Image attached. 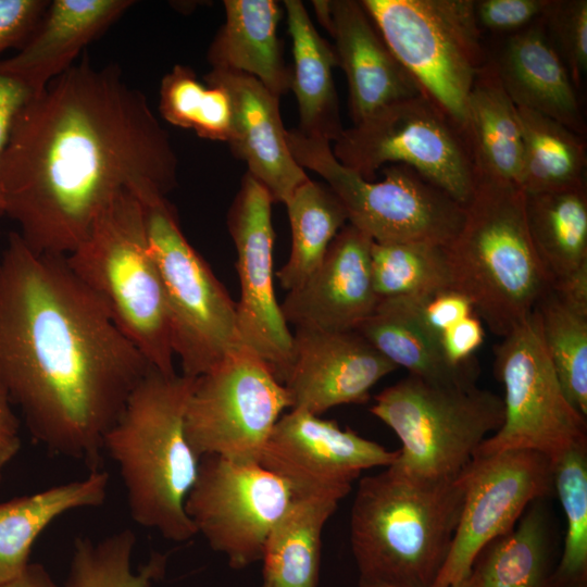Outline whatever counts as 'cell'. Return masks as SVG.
<instances>
[{
    "label": "cell",
    "mask_w": 587,
    "mask_h": 587,
    "mask_svg": "<svg viewBox=\"0 0 587 587\" xmlns=\"http://www.w3.org/2000/svg\"><path fill=\"white\" fill-rule=\"evenodd\" d=\"M83 57L21 109L1 160L4 215L41 253H72L121 192L165 197L177 182L146 96Z\"/></svg>",
    "instance_id": "cell-1"
},
{
    "label": "cell",
    "mask_w": 587,
    "mask_h": 587,
    "mask_svg": "<svg viewBox=\"0 0 587 587\" xmlns=\"http://www.w3.org/2000/svg\"><path fill=\"white\" fill-rule=\"evenodd\" d=\"M151 369L65 255L9 234L0 258V384L35 440L100 469L107 433Z\"/></svg>",
    "instance_id": "cell-2"
},
{
    "label": "cell",
    "mask_w": 587,
    "mask_h": 587,
    "mask_svg": "<svg viewBox=\"0 0 587 587\" xmlns=\"http://www.w3.org/2000/svg\"><path fill=\"white\" fill-rule=\"evenodd\" d=\"M195 379L151 369L103 440V451L118 466L133 520L176 542L197 535L185 511L201 460L184 428Z\"/></svg>",
    "instance_id": "cell-3"
},
{
    "label": "cell",
    "mask_w": 587,
    "mask_h": 587,
    "mask_svg": "<svg viewBox=\"0 0 587 587\" xmlns=\"http://www.w3.org/2000/svg\"><path fill=\"white\" fill-rule=\"evenodd\" d=\"M464 494V472L451 482H427L389 465L361 478L350 517L360 579L434 587L451 548Z\"/></svg>",
    "instance_id": "cell-4"
},
{
    "label": "cell",
    "mask_w": 587,
    "mask_h": 587,
    "mask_svg": "<svg viewBox=\"0 0 587 587\" xmlns=\"http://www.w3.org/2000/svg\"><path fill=\"white\" fill-rule=\"evenodd\" d=\"M447 252L453 288L498 336L523 322L551 287L527 228L524 191L516 184L478 176Z\"/></svg>",
    "instance_id": "cell-5"
},
{
    "label": "cell",
    "mask_w": 587,
    "mask_h": 587,
    "mask_svg": "<svg viewBox=\"0 0 587 587\" xmlns=\"http://www.w3.org/2000/svg\"><path fill=\"white\" fill-rule=\"evenodd\" d=\"M65 258L152 367L176 373L164 289L136 195L121 192Z\"/></svg>",
    "instance_id": "cell-6"
},
{
    "label": "cell",
    "mask_w": 587,
    "mask_h": 587,
    "mask_svg": "<svg viewBox=\"0 0 587 587\" xmlns=\"http://www.w3.org/2000/svg\"><path fill=\"white\" fill-rule=\"evenodd\" d=\"M370 410L401 441L390 466L427 482L457 479L503 421L502 398L495 392L410 374L376 395Z\"/></svg>",
    "instance_id": "cell-7"
},
{
    "label": "cell",
    "mask_w": 587,
    "mask_h": 587,
    "mask_svg": "<svg viewBox=\"0 0 587 587\" xmlns=\"http://www.w3.org/2000/svg\"><path fill=\"white\" fill-rule=\"evenodd\" d=\"M296 162L320 175L341 202L349 224L374 242H427L448 247L458 235L465 207L412 167L391 164L372 182L342 165L330 142L287 129Z\"/></svg>",
    "instance_id": "cell-8"
},
{
    "label": "cell",
    "mask_w": 587,
    "mask_h": 587,
    "mask_svg": "<svg viewBox=\"0 0 587 587\" xmlns=\"http://www.w3.org/2000/svg\"><path fill=\"white\" fill-rule=\"evenodd\" d=\"M473 1H361L421 92L461 133L472 86L489 58Z\"/></svg>",
    "instance_id": "cell-9"
},
{
    "label": "cell",
    "mask_w": 587,
    "mask_h": 587,
    "mask_svg": "<svg viewBox=\"0 0 587 587\" xmlns=\"http://www.w3.org/2000/svg\"><path fill=\"white\" fill-rule=\"evenodd\" d=\"M139 201L164 289L173 352L180 360L182 374L197 378L245 345L236 302L188 242L166 198Z\"/></svg>",
    "instance_id": "cell-10"
},
{
    "label": "cell",
    "mask_w": 587,
    "mask_h": 587,
    "mask_svg": "<svg viewBox=\"0 0 587 587\" xmlns=\"http://www.w3.org/2000/svg\"><path fill=\"white\" fill-rule=\"evenodd\" d=\"M332 151L342 165L370 180L387 163L408 165L463 207L477 183L463 134L423 93L344 128Z\"/></svg>",
    "instance_id": "cell-11"
},
{
    "label": "cell",
    "mask_w": 587,
    "mask_h": 587,
    "mask_svg": "<svg viewBox=\"0 0 587 587\" xmlns=\"http://www.w3.org/2000/svg\"><path fill=\"white\" fill-rule=\"evenodd\" d=\"M502 338L494 349V370L504 389L503 421L475 457L527 449L552 461L572 446L587 441L586 416L563 391L536 311Z\"/></svg>",
    "instance_id": "cell-12"
},
{
    "label": "cell",
    "mask_w": 587,
    "mask_h": 587,
    "mask_svg": "<svg viewBox=\"0 0 587 587\" xmlns=\"http://www.w3.org/2000/svg\"><path fill=\"white\" fill-rule=\"evenodd\" d=\"M289 395L267 364L241 345L197 377L185 412V435L198 458L259 462Z\"/></svg>",
    "instance_id": "cell-13"
},
{
    "label": "cell",
    "mask_w": 587,
    "mask_h": 587,
    "mask_svg": "<svg viewBox=\"0 0 587 587\" xmlns=\"http://www.w3.org/2000/svg\"><path fill=\"white\" fill-rule=\"evenodd\" d=\"M294 497L290 486L259 462L208 455L200 460L185 511L197 534L232 569L241 570L262 559L272 528Z\"/></svg>",
    "instance_id": "cell-14"
},
{
    "label": "cell",
    "mask_w": 587,
    "mask_h": 587,
    "mask_svg": "<svg viewBox=\"0 0 587 587\" xmlns=\"http://www.w3.org/2000/svg\"><path fill=\"white\" fill-rule=\"evenodd\" d=\"M464 474L460 520L434 587L466 579L487 544L511 530L530 503L554 494L551 460L534 450L476 455Z\"/></svg>",
    "instance_id": "cell-15"
},
{
    "label": "cell",
    "mask_w": 587,
    "mask_h": 587,
    "mask_svg": "<svg viewBox=\"0 0 587 587\" xmlns=\"http://www.w3.org/2000/svg\"><path fill=\"white\" fill-rule=\"evenodd\" d=\"M272 203L265 187L246 173L229 209L227 225L237 251L240 338L284 385L291 366L294 336L273 287Z\"/></svg>",
    "instance_id": "cell-16"
},
{
    "label": "cell",
    "mask_w": 587,
    "mask_h": 587,
    "mask_svg": "<svg viewBox=\"0 0 587 587\" xmlns=\"http://www.w3.org/2000/svg\"><path fill=\"white\" fill-rule=\"evenodd\" d=\"M398 457L335 421L291 409L276 422L259 463L291 488L295 496L345 498L364 470L387 467Z\"/></svg>",
    "instance_id": "cell-17"
},
{
    "label": "cell",
    "mask_w": 587,
    "mask_h": 587,
    "mask_svg": "<svg viewBox=\"0 0 587 587\" xmlns=\"http://www.w3.org/2000/svg\"><path fill=\"white\" fill-rule=\"evenodd\" d=\"M284 386L290 409L320 415L341 404L364 403L372 387L397 366L355 330L296 327Z\"/></svg>",
    "instance_id": "cell-18"
},
{
    "label": "cell",
    "mask_w": 587,
    "mask_h": 587,
    "mask_svg": "<svg viewBox=\"0 0 587 587\" xmlns=\"http://www.w3.org/2000/svg\"><path fill=\"white\" fill-rule=\"evenodd\" d=\"M312 4L334 39L337 63L348 83L353 124L392 102L422 93L361 1L314 0Z\"/></svg>",
    "instance_id": "cell-19"
},
{
    "label": "cell",
    "mask_w": 587,
    "mask_h": 587,
    "mask_svg": "<svg viewBox=\"0 0 587 587\" xmlns=\"http://www.w3.org/2000/svg\"><path fill=\"white\" fill-rule=\"evenodd\" d=\"M373 240L351 224L330 242L323 262L280 304L287 323L330 332L354 330L375 310Z\"/></svg>",
    "instance_id": "cell-20"
},
{
    "label": "cell",
    "mask_w": 587,
    "mask_h": 587,
    "mask_svg": "<svg viewBox=\"0 0 587 587\" xmlns=\"http://www.w3.org/2000/svg\"><path fill=\"white\" fill-rule=\"evenodd\" d=\"M204 80L222 86L229 95L233 127L228 145L233 153L246 162L247 173L265 187L273 202L286 203L309 176L288 147L279 97L243 73L211 70Z\"/></svg>",
    "instance_id": "cell-21"
},
{
    "label": "cell",
    "mask_w": 587,
    "mask_h": 587,
    "mask_svg": "<svg viewBox=\"0 0 587 587\" xmlns=\"http://www.w3.org/2000/svg\"><path fill=\"white\" fill-rule=\"evenodd\" d=\"M489 60L516 107L544 114L585 135L586 124L576 88L541 18L507 35Z\"/></svg>",
    "instance_id": "cell-22"
},
{
    "label": "cell",
    "mask_w": 587,
    "mask_h": 587,
    "mask_svg": "<svg viewBox=\"0 0 587 587\" xmlns=\"http://www.w3.org/2000/svg\"><path fill=\"white\" fill-rule=\"evenodd\" d=\"M133 4V0L50 1L33 35L13 57L0 60V70L37 95Z\"/></svg>",
    "instance_id": "cell-23"
},
{
    "label": "cell",
    "mask_w": 587,
    "mask_h": 587,
    "mask_svg": "<svg viewBox=\"0 0 587 587\" xmlns=\"http://www.w3.org/2000/svg\"><path fill=\"white\" fill-rule=\"evenodd\" d=\"M225 22L209 47L212 70L238 72L280 97L291 87V71L277 37L279 5L274 0H225Z\"/></svg>",
    "instance_id": "cell-24"
},
{
    "label": "cell",
    "mask_w": 587,
    "mask_h": 587,
    "mask_svg": "<svg viewBox=\"0 0 587 587\" xmlns=\"http://www.w3.org/2000/svg\"><path fill=\"white\" fill-rule=\"evenodd\" d=\"M109 479L105 471L92 470L82 479L0 502V585L26 569L34 542L58 517L101 505Z\"/></svg>",
    "instance_id": "cell-25"
},
{
    "label": "cell",
    "mask_w": 587,
    "mask_h": 587,
    "mask_svg": "<svg viewBox=\"0 0 587 587\" xmlns=\"http://www.w3.org/2000/svg\"><path fill=\"white\" fill-rule=\"evenodd\" d=\"M462 134L477 177L517 185L523 150L517 109L489 58L469 95Z\"/></svg>",
    "instance_id": "cell-26"
},
{
    "label": "cell",
    "mask_w": 587,
    "mask_h": 587,
    "mask_svg": "<svg viewBox=\"0 0 587 587\" xmlns=\"http://www.w3.org/2000/svg\"><path fill=\"white\" fill-rule=\"evenodd\" d=\"M292 42L291 87L297 98L300 133L335 141L341 126L333 68L338 66L334 48L317 33L303 3L285 0Z\"/></svg>",
    "instance_id": "cell-27"
},
{
    "label": "cell",
    "mask_w": 587,
    "mask_h": 587,
    "mask_svg": "<svg viewBox=\"0 0 587 587\" xmlns=\"http://www.w3.org/2000/svg\"><path fill=\"white\" fill-rule=\"evenodd\" d=\"M340 497L295 496L272 528L262 553L263 587H317L322 533Z\"/></svg>",
    "instance_id": "cell-28"
},
{
    "label": "cell",
    "mask_w": 587,
    "mask_h": 587,
    "mask_svg": "<svg viewBox=\"0 0 587 587\" xmlns=\"http://www.w3.org/2000/svg\"><path fill=\"white\" fill-rule=\"evenodd\" d=\"M380 354L410 375L444 384L475 383V363L452 366L438 340L423 326L404 298L379 300L354 329Z\"/></svg>",
    "instance_id": "cell-29"
},
{
    "label": "cell",
    "mask_w": 587,
    "mask_h": 587,
    "mask_svg": "<svg viewBox=\"0 0 587 587\" xmlns=\"http://www.w3.org/2000/svg\"><path fill=\"white\" fill-rule=\"evenodd\" d=\"M524 195L532 242L555 286L587 266L586 186Z\"/></svg>",
    "instance_id": "cell-30"
},
{
    "label": "cell",
    "mask_w": 587,
    "mask_h": 587,
    "mask_svg": "<svg viewBox=\"0 0 587 587\" xmlns=\"http://www.w3.org/2000/svg\"><path fill=\"white\" fill-rule=\"evenodd\" d=\"M541 500L480 550L469 576L472 587H549L551 539Z\"/></svg>",
    "instance_id": "cell-31"
},
{
    "label": "cell",
    "mask_w": 587,
    "mask_h": 587,
    "mask_svg": "<svg viewBox=\"0 0 587 587\" xmlns=\"http://www.w3.org/2000/svg\"><path fill=\"white\" fill-rule=\"evenodd\" d=\"M522 129V164L517 186L524 193L586 186L583 136L538 112L516 107Z\"/></svg>",
    "instance_id": "cell-32"
},
{
    "label": "cell",
    "mask_w": 587,
    "mask_h": 587,
    "mask_svg": "<svg viewBox=\"0 0 587 587\" xmlns=\"http://www.w3.org/2000/svg\"><path fill=\"white\" fill-rule=\"evenodd\" d=\"M285 205L290 223L291 248L277 277L280 286L291 291L321 265L330 242L348 218L329 187L310 178L295 190Z\"/></svg>",
    "instance_id": "cell-33"
},
{
    "label": "cell",
    "mask_w": 587,
    "mask_h": 587,
    "mask_svg": "<svg viewBox=\"0 0 587 587\" xmlns=\"http://www.w3.org/2000/svg\"><path fill=\"white\" fill-rule=\"evenodd\" d=\"M371 271L379 300L419 298L453 288L447 247L427 242H372Z\"/></svg>",
    "instance_id": "cell-34"
},
{
    "label": "cell",
    "mask_w": 587,
    "mask_h": 587,
    "mask_svg": "<svg viewBox=\"0 0 587 587\" xmlns=\"http://www.w3.org/2000/svg\"><path fill=\"white\" fill-rule=\"evenodd\" d=\"M535 311L563 391L587 416V309L572 304L550 287Z\"/></svg>",
    "instance_id": "cell-35"
},
{
    "label": "cell",
    "mask_w": 587,
    "mask_h": 587,
    "mask_svg": "<svg viewBox=\"0 0 587 587\" xmlns=\"http://www.w3.org/2000/svg\"><path fill=\"white\" fill-rule=\"evenodd\" d=\"M136 540L130 529L96 541L76 538L63 587H153L164 575L167 557L153 553L134 572L132 555Z\"/></svg>",
    "instance_id": "cell-36"
},
{
    "label": "cell",
    "mask_w": 587,
    "mask_h": 587,
    "mask_svg": "<svg viewBox=\"0 0 587 587\" xmlns=\"http://www.w3.org/2000/svg\"><path fill=\"white\" fill-rule=\"evenodd\" d=\"M554 492L566 530L563 552L549 587L587 586V441L576 444L551 461Z\"/></svg>",
    "instance_id": "cell-37"
},
{
    "label": "cell",
    "mask_w": 587,
    "mask_h": 587,
    "mask_svg": "<svg viewBox=\"0 0 587 587\" xmlns=\"http://www.w3.org/2000/svg\"><path fill=\"white\" fill-rule=\"evenodd\" d=\"M159 111L170 124L189 128L199 137L228 142L233 107L220 85L200 83L195 72L177 64L161 82Z\"/></svg>",
    "instance_id": "cell-38"
},
{
    "label": "cell",
    "mask_w": 587,
    "mask_h": 587,
    "mask_svg": "<svg viewBox=\"0 0 587 587\" xmlns=\"http://www.w3.org/2000/svg\"><path fill=\"white\" fill-rule=\"evenodd\" d=\"M541 20L575 88L579 87L587 71V1L549 0Z\"/></svg>",
    "instance_id": "cell-39"
},
{
    "label": "cell",
    "mask_w": 587,
    "mask_h": 587,
    "mask_svg": "<svg viewBox=\"0 0 587 587\" xmlns=\"http://www.w3.org/2000/svg\"><path fill=\"white\" fill-rule=\"evenodd\" d=\"M549 0H474V15L479 28L510 35L541 18Z\"/></svg>",
    "instance_id": "cell-40"
},
{
    "label": "cell",
    "mask_w": 587,
    "mask_h": 587,
    "mask_svg": "<svg viewBox=\"0 0 587 587\" xmlns=\"http://www.w3.org/2000/svg\"><path fill=\"white\" fill-rule=\"evenodd\" d=\"M407 299L423 326L438 340L444 330L475 314L471 300L455 288Z\"/></svg>",
    "instance_id": "cell-41"
},
{
    "label": "cell",
    "mask_w": 587,
    "mask_h": 587,
    "mask_svg": "<svg viewBox=\"0 0 587 587\" xmlns=\"http://www.w3.org/2000/svg\"><path fill=\"white\" fill-rule=\"evenodd\" d=\"M50 1L0 0V54L20 50L35 32Z\"/></svg>",
    "instance_id": "cell-42"
},
{
    "label": "cell",
    "mask_w": 587,
    "mask_h": 587,
    "mask_svg": "<svg viewBox=\"0 0 587 587\" xmlns=\"http://www.w3.org/2000/svg\"><path fill=\"white\" fill-rule=\"evenodd\" d=\"M484 340L482 321L470 315L441 333L438 338L440 350L449 364L463 367L473 364V353Z\"/></svg>",
    "instance_id": "cell-43"
},
{
    "label": "cell",
    "mask_w": 587,
    "mask_h": 587,
    "mask_svg": "<svg viewBox=\"0 0 587 587\" xmlns=\"http://www.w3.org/2000/svg\"><path fill=\"white\" fill-rule=\"evenodd\" d=\"M36 95L17 78L0 70V167L12 126L21 109ZM4 215L0 174V216Z\"/></svg>",
    "instance_id": "cell-44"
},
{
    "label": "cell",
    "mask_w": 587,
    "mask_h": 587,
    "mask_svg": "<svg viewBox=\"0 0 587 587\" xmlns=\"http://www.w3.org/2000/svg\"><path fill=\"white\" fill-rule=\"evenodd\" d=\"M12 407L7 391L0 384V475L18 453L22 445L20 421Z\"/></svg>",
    "instance_id": "cell-45"
},
{
    "label": "cell",
    "mask_w": 587,
    "mask_h": 587,
    "mask_svg": "<svg viewBox=\"0 0 587 587\" xmlns=\"http://www.w3.org/2000/svg\"><path fill=\"white\" fill-rule=\"evenodd\" d=\"M0 587H59L46 567L40 563H29L15 578Z\"/></svg>",
    "instance_id": "cell-46"
},
{
    "label": "cell",
    "mask_w": 587,
    "mask_h": 587,
    "mask_svg": "<svg viewBox=\"0 0 587 587\" xmlns=\"http://www.w3.org/2000/svg\"><path fill=\"white\" fill-rule=\"evenodd\" d=\"M359 587H392V586H388V585H385V584H382V583H375V582H367V580H361L359 579ZM450 587H472V584L469 579V577L466 579H463L461 582H459L458 584H454Z\"/></svg>",
    "instance_id": "cell-47"
},
{
    "label": "cell",
    "mask_w": 587,
    "mask_h": 587,
    "mask_svg": "<svg viewBox=\"0 0 587 587\" xmlns=\"http://www.w3.org/2000/svg\"><path fill=\"white\" fill-rule=\"evenodd\" d=\"M0 479H1V475H0Z\"/></svg>",
    "instance_id": "cell-48"
},
{
    "label": "cell",
    "mask_w": 587,
    "mask_h": 587,
    "mask_svg": "<svg viewBox=\"0 0 587 587\" xmlns=\"http://www.w3.org/2000/svg\"><path fill=\"white\" fill-rule=\"evenodd\" d=\"M261 587H263V586H261Z\"/></svg>",
    "instance_id": "cell-49"
}]
</instances>
